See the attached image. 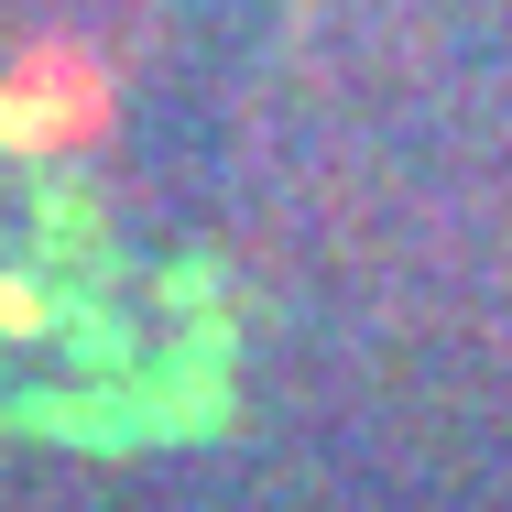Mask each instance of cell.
Segmentation results:
<instances>
[{"instance_id": "obj_2", "label": "cell", "mask_w": 512, "mask_h": 512, "mask_svg": "<svg viewBox=\"0 0 512 512\" xmlns=\"http://www.w3.org/2000/svg\"><path fill=\"white\" fill-rule=\"evenodd\" d=\"M0 338H44V295L22 273H0Z\"/></svg>"}, {"instance_id": "obj_1", "label": "cell", "mask_w": 512, "mask_h": 512, "mask_svg": "<svg viewBox=\"0 0 512 512\" xmlns=\"http://www.w3.org/2000/svg\"><path fill=\"white\" fill-rule=\"evenodd\" d=\"M109 120H120V66H109V44H88V33H33L0 66V153L55 164V153L109 142Z\"/></svg>"}]
</instances>
